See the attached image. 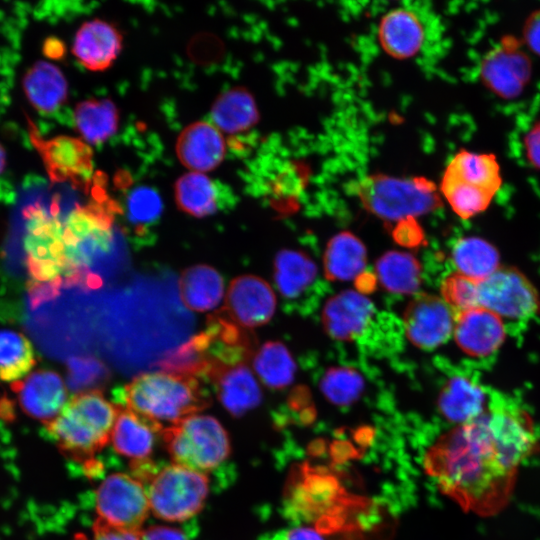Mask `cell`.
<instances>
[{
  "label": "cell",
  "mask_w": 540,
  "mask_h": 540,
  "mask_svg": "<svg viewBox=\"0 0 540 540\" xmlns=\"http://www.w3.org/2000/svg\"><path fill=\"white\" fill-rule=\"evenodd\" d=\"M374 314L369 298L353 290L331 297L322 312L325 331L338 340H351L361 335Z\"/></svg>",
  "instance_id": "d6986e66"
},
{
  "label": "cell",
  "mask_w": 540,
  "mask_h": 540,
  "mask_svg": "<svg viewBox=\"0 0 540 540\" xmlns=\"http://www.w3.org/2000/svg\"><path fill=\"white\" fill-rule=\"evenodd\" d=\"M178 207L194 217H206L222 208L220 189L207 175L190 171L181 176L174 186Z\"/></svg>",
  "instance_id": "f546056e"
},
{
  "label": "cell",
  "mask_w": 540,
  "mask_h": 540,
  "mask_svg": "<svg viewBox=\"0 0 540 540\" xmlns=\"http://www.w3.org/2000/svg\"><path fill=\"white\" fill-rule=\"evenodd\" d=\"M96 511L105 523L128 531H142L150 511L144 485L132 475L110 474L96 491Z\"/></svg>",
  "instance_id": "30bf717a"
},
{
  "label": "cell",
  "mask_w": 540,
  "mask_h": 540,
  "mask_svg": "<svg viewBox=\"0 0 540 540\" xmlns=\"http://www.w3.org/2000/svg\"><path fill=\"white\" fill-rule=\"evenodd\" d=\"M92 538L78 534L74 540H141L142 531H128L113 527L97 518L93 524Z\"/></svg>",
  "instance_id": "b9f144b4"
},
{
  "label": "cell",
  "mask_w": 540,
  "mask_h": 540,
  "mask_svg": "<svg viewBox=\"0 0 540 540\" xmlns=\"http://www.w3.org/2000/svg\"><path fill=\"white\" fill-rule=\"evenodd\" d=\"M453 334L463 352L473 357H485L499 349L506 332L500 316L478 306L458 313Z\"/></svg>",
  "instance_id": "2e32d148"
},
{
  "label": "cell",
  "mask_w": 540,
  "mask_h": 540,
  "mask_svg": "<svg viewBox=\"0 0 540 540\" xmlns=\"http://www.w3.org/2000/svg\"><path fill=\"white\" fill-rule=\"evenodd\" d=\"M71 387L76 393L101 390L108 380V369L99 360L88 358H76L71 362Z\"/></svg>",
  "instance_id": "60d3db41"
},
{
  "label": "cell",
  "mask_w": 540,
  "mask_h": 540,
  "mask_svg": "<svg viewBox=\"0 0 540 540\" xmlns=\"http://www.w3.org/2000/svg\"><path fill=\"white\" fill-rule=\"evenodd\" d=\"M525 34L529 46L540 54V12L531 18L527 24Z\"/></svg>",
  "instance_id": "7dc6e473"
},
{
  "label": "cell",
  "mask_w": 540,
  "mask_h": 540,
  "mask_svg": "<svg viewBox=\"0 0 540 540\" xmlns=\"http://www.w3.org/2000/svg\"><path fill=\"white\" fill-rule=\"evenodd\" d=\"M202 380L187 374L149 372L115 390L116 404L127 407L162 425L195 415L210 405Z\"/></svg>",
  "instance_id": "7a4b0ae2"
},
{
  "label": "cell",
  "mask_w": 540,
  "mask_h": 540,
  "mask_svg": "<svg viewBox=\"0 0 540 540\" xmlns=\"http://www.w3.org/2000/svg\"><path fill=\"white\" fill-rule=\"evenodd\" d=\"M479 306L501 318L522 320L539 310L540 300L532 283L521 272L499 267L479 282Z\"/></svg>",
  "instance_id": "7c38bea8"
},
{
  "label": "cell",
  "mask_w": 540,
  "mask_h": 540,
  "mask_svg": "<svg viewBox=\"0 0 540 540\" xmlns=\"http://www.w3.org/2000/svg\"><path fill=\"white\" fill-rule=\"evenodd\" d=\"M141 540H189V536L180 528L151 526L142 530Z\"/></svg>",
  "instance_id": "f6af8a7d"
},
{
  "label": "cell",
  "mask_w": 540,
  "mask_h": 540,
  "mask_svg": "<svg viewBox=\"0 0 540 540\" xmlns=\"http://www.w3.org/2000/svg\"><path fill=\"white\" fill-rule=\"evenodd\" d=\"M34 349L22 333L0 330V380L16 382L34 367Z\"/></svg>",
  "instance_id": "8d00e7d4"
},
{
  "label": "cell",
  "mask_w": 540,
  "mask_h": 540,
  "mask_svg": "<svg viewBox=\"0 0 540 540\" xmlns=\"http://www.w3.org/2000/svg\"><path fill=\"white\" fill-rule=\"evenodd\" d=\"M11 388L25 414L45 425L58 416L67 402L65 384L59 374L51 370H37L13 382Z\"/></svg>",
  "instance_id": "9a60e30c"
},
{
  "label": "cell",
  "mask_w": 540,
  "mask_h": 540,
  "mask_svg": "<svg viewBox=\"0 0 540 540\" xmlns=\"http://www.w3.org/2000/svg\"><path fill=\"white\" fill-rule=\"evenodd\" d=\"M320 389L327 400L338 406H348L363 392L364 380L353 368L328 369L320 382Z\"/></svg>",
  "instance_id": "f35d334b"
},
{
  "label": "cell",
  "mask_w": 540,
  "mask_h": 540,
  "mask_svg": "<svg viewBox=\"0 0 540 540\" xmlns=\"http://www.w3.org/2000/svg\"><path fill=\"white\" fill-rule=\"evenodd\" d=\"M481 71L485 83L493 91L513 97L520 93L529 79L530 64L520 51L500 48L485 59Z\"/></svg>",
  "instance_id": "cb8c5ba5"
},
{
  "label": "cell",
  "mask_w": 540,
  "mask_h": 540,
  "mask_svg": "<svg viewBox=\"0 0 540 540\" xmlns=\"http://www.w3.org/2000/svg\"><path fill=\"white\" fill-rule=\"evenodd\" d=\"M162 210L161 197L153 188L139 186L129 193L124 205L125 231L134 244L145 246L154 241L151 228L158 222Z\"/></svg>",
  "instance_id": "484cf974"
},
{
  "label": "cell",
  "mask_w": 540,
  "mask_h": 540,
  "mask_svg": "<svg viewBox=\"0 0 540 540\" xmlns=\"http://www.w3.org/2000/svg\"><path fill=\"white\" fill-rule=\"evenodd\" d=\"M179 293L188 309L205 312L215 308L222 300L223 279L214 268L195 265L182 272L179 278Z\"/></svg>",
  "instance_id": "83f0119b"
},
{
  "label": "cell",
  "mask_w": 540,
  "mask_h": 540,
  "mask_svg": "<svg viewBox=\"0 0 540 540\" xmlns=\"http://www.w3.org/2000/svg\"><path fill=\"white\" fill-rule=\"evenodd\" d=\"M120 209L111 200L76 205L64 222L65 287L95 289L101 278L92 267L114 245L113 220Z\"/></svg>",
  "instance_id": "277c9868"
},
{
  "label": "cell",
  "mask_w": 540,
  "mask_h": 540,
  "mask_svg": "<svg viewBox=\"0 0 540 540\" xmlns=\"http://www.w3.org/2000/svg\"><path fill=\"white\" fill-rule=\"evenodd\" d=\"M59 213L56 200L49 209L33 203L23 210L28 293L35 306L53 300L65 287L64 223Z\"/></svg>",
  "instance_id": "3957f363"
},
{
  "label": "cell",
  "mask_w": 540,
  "mask_h": 540,
  "mask_svg": "<svg viewBox=\"0 0 540 540\" xmlns=\"http://www.w3.org/2000/svg\"><path fill=\"white\" fill-rule=\"evenodd\" d=\"M203 381L212 383L219 401L232 416H242L261 402L260 387L246 363L213 367Z\"/></svg>",
  "instance_id": "e0dca14e"
},
{
  "label": "cell",
  "mask_w": 540,
  "mask_h": 540,
  "mask_svg": "<svg viewBox=\"0 0 540 540\" xmlns=\"http://www.w3.org/2000/svg\"><path fill=\"white\" fill-rule=\"evenodd\" d=\"M356 194L366 210L389 222L415 218L441 206L436 185L425 177L373 174L357 183Z\"/></svg>",
  "instance_id": "8992f818"
},
{
  "label": "cell",
  "mask_w": 540,
  "mask_h": 540,
  "mask_svg": "<svg viewBox=\"0 0 540 540\" xmlns=\"http://www.w3.org/2000/svg\"><path fill=\"white\" fill-rule=\"evenodd\" d=\"M393 236L396 242L407 247L418 246L424 241V233L415 218L396 222Z\"/></svg>",
  "instance_id": "7bdbcfd3"
},
{
  "label": "cell",
  "mask_w": 540,
  "mask_h": 540,
  "mask_svg": "<svg viewBox=\"0 0 540 540\" xmlns=\"http://www.w3.org/2000/svg\"><path fill=\"white\" fill-rule=\"evenodd\" d=\"M5 151L2 145L0 144V174L3 172L5 167Z\"/></svg>",
  "instance_id": "c3c4849f"
},
{
  "label": "cell",
  "mask_w": 540,
  "mask_h": 540,
  "mask_svg": "<svg viewBox=\"0 0 540 540\" xmlns=\"http://www.w3.org/2000/svg\"><path fill=\"white\" fill-rule=\"evenodd\" d=\"M489 399L490 394L476 380L456 375L444 384L437 405L445 419L460 425L482 414Z\"/></svg>",
  "instance_id": "603a6c76"
},
{
  "label": "cell",
  "mask_w": 540,
  "mask_h": 540,
  "mask_svg": "<svg viewBox=\"0 0 540 540\" xmlns=\"http://www.w3.org/2000/svg\"><path fill=\"white\" fill-rule=\"evenodd\" d=\"M440 191L455 214L462 219L472 218L486 210L495 196L491 191L446 174L442 176Z\"/></svg>",
  "instance_id": "74e56055"
},
{
  "label": "cell",
  "mask_w": 540,
  "mask_h": 540,
  "mask_svg": "<svg viewBox=\"0 0 540 540\" xmlns=\"http://www.w3.org/2000/svg\"><path fill=\"white\" fill-rule=\"evenodd\" d=\"M316 274L315 263L301 251L283 249L275 257L274 279L285 297L300 295L314 281Z\"/></svg>",
  "instance_id": "d6a6232c"
},
{
  "label": "cell",
  "mask_w": 540,
  "mask_h": 540,
  "mask_svg": "<svg viewBox=\"0 0 540 540\" xmlns=\"http://www.w3.org/2000/svg\"><path fill=\"white\" fill-rule=\"evenodd\" d=\"M403 321L408 339L422 349H432L446 342L455 324L448 304L430 294L415 297L406 307Z\"/></svg>",
  "instance_id": "4fadbf2b"
},
{
  "label": "cell",
  "mask_w": 540,
  "mask_h": 540,
  "mask_svg": "<svg viewBox=\"0 0 540 540\" xmlns=\"http://www.w3.org/2000/svg\"><path fill=\"white\" fill-rule=\"evenodd\" d=\"M265 540H325L322 534L310 526H295L279 531Z\"/></svg>",
  "instance_id": "ee69618b"
},
{
  "label": "cell",
  "mask_w": 540,
  "mask_h": 540,
  "mask_svg": "<svg viewBox=\"0 0 540 540\" xmlns=\"http://www.w3.org/2000/svg\"><path fill=\"white\" fill-rule=\"evenodd\" d=\"M253 367L261 381L274 389L288 386L294 379L295 362L280 342L269 341L253 355Z\"/></svg>",
  "instance_id": "d590c367"
},
{
  "label": "cell",
  "mask_w": 540,
  "mask_h": 540,
  "mask_svg": "<svg viewBox=\"0 0 540 540\" xmlns=\"http://www.w3.org/2000/svg\"><path fill=\"white\" fill-rule=\"evenodd\" d=\"M189 342L203 365L202 380L213 367L246 363L254 355L252 336L223 308L209 315L205 329Z\"/></svg>",
  "instance_id": "9c48e42d"
},
{
  "label": "cell",
  "mask_w": 540,
  "mask_h": 540,
  "mask_svg": "<svg viewBox=\"0 0 540 540\" xmlns=\"http://www.w3.org/2000/svg\"><path fill=\"white\" fill-rule=\"evenodd\" d=\"M275 307V294L265 280L241 275L231 281L223 309L237 324L250 329L267 323Z\"/></svg>",
  "instance_id": "5bb4252c"
},
{
  "label": "cell",
  "mask_w": 540,
  "mask_h": 540,
  "mask_svg": "<svg viewBox=\"0 0 540 540\" xmlns=\"http://www.w3.org/2000/svg\"><path fill=\"white\" fill-rule=\"evenodd\" d=\"M419 17L411 10L397 8L386 13L378 26L382 49L396 59H408L421 49L425 33Z\"/></svg>",
  "instance_id": "7402d4cb"
},
{
  "label": "cell",
  "mask_w": 540,
  "mask_h": 540,
  "mask_svg": "<svg viewBox=\"0 0 540 540\" xmlns=\"http://www.w3.org/2000/svg\"><path fill=\"white\" fill-rule=\"evenodd\" d=\"M532 453L487 408L443 434L428 450L425 466L444 494L481 516L509 502L519 466Z\"/></svg>",
  "instance_id": "6da1fadb"
},
{
  "label": "cell",
  "mask_w": 540,
  "mask_h": 540,
  "mask_svg": "<svg viewBox=\"0 0 540 540\" xmlns=\"http://www.w3.org/2000/svg\"><path fill=\"white\" fill-rule=\"evenodd\" d=\"M366 248L351 232H340L328 242L323 263L328 280L347 281L358 277L366 265Z\"/></svg>",
  "instance_id": "f1b7e54d"
},
{
  "label": "cell",
  "mask_w": 540,
  "mask_h": 540,
  "mask_svg": "<svg viewBox=\"0 0 540 540\" xmlns=\"http://www.w3.org/2000/svg\"><path fill=\"white\" fill-rule=\"evenodd\" d=\"M122 49V35L111 23L101 19L85 22L77 31L72 52L90 71L109 68Z\"/></svg>",
  "instance_id": "ffe728a7"
},
{
  "label": "cell",
  "mask_w": 540,
  "mask_h": 540,
  "mask_svg": "<svg viewBox=\"0 0 540 540\" xmlns=\"http://www.w3.org/2000/svg\"><path fill=\"white\" fill-rule=\"evenodd\" d=\"M23 88L31 105L43 114L65 103L68 85L62 71L45 61L34 64L23 78Z\"/></svg>",
  "instance_id": "d4e9b609"
},
{
  "label": "cell",
  "mask_w": 540,
  "mask_h": 540,
  "mask_svg": "<svg viewBox=\"0 0 540 540\" xmlns=\"http://www.w3.org/2000/svg\"><path fill=\"white\" fill-rule=\"evenodd\" d=\"M441 293L448 306L459 313L479 306V282L459 272L443 280Z\"/></svg>",
  "instance_id": "ab89813d"
},
{
  "label": "cell",
  "mask_w": 540,
  "mask_h": 540,
  "mask_svg": "<svg viewBox=\"0 0 540 540\" xmlns=\"http://www.w3.org/2000/svg\"><path fill=\"white\" fill-rule=\"evenodd\" d=\"M74 121L86 143L99 144L116 132L119 116L111 100L88 99L75 107Z\"/></svg>",
  "instance_id": "1f68e13d"
},
{
  "label": "cell",
  "mask_w": 540,
  "mask_h": 540,
  "mask_svg": "<svg viewBox=\"0 0 540 540\" xmlns=\"http://www.w3.org/2000/svg\"><path fill=\"white\" fill-rule=\"evenodd\" d=\"M376 273L381 285L394 293H414L421 283L420 263L406 252L389 251L383 254L376 263Z\"/></svg>",
  "instance_id": "836d02e7"
},
{
  "label": "cell",
  "mask_w": 540,
  "mask_h": 540,
  "mask_svg": "<svg viewBox=\"0 0 540 540\" xmlns=\"http://www.w3.org/2000/svg\"><path fill=\"white\" fill-rule=\"evenodd\" d=\"M31 143L41 156L53 183L87 185L92 173V149L85 141L71 136L45 139L31 119L27 118Z\"/></svg>",
  "instance_id": "8fae6325"
},
{
  "label": "cell",
  "mask_w": 540,
  "mask_h": 540,
  "mask_svg": "<svg viewBox=\"0 0 540 540\" xmlns=\"http://www.w3.org/2000/svg\"><path fill=\"white\" fill-rule=\"evenodd\" d=\"M144 487L150 511L157 518L180 522L202 510L209 480L205 474L172 463L159 467Z\"/></svg>",
  "instance_id": "ba28073f"
},
{
  "label": "cell",
  "mask_w": 540,
  "mask_h": 540,
  "mask_svg": "<svg viewBox=\"0 0 540 540\" xmlns=\"http://www.w3.org/2000/svg\"><path fill=\"white\" fill-rule=\"evenodd\" d=\"M526 151L531 162L540 167V123L526 137Z\"/></svg>",
  "instance_id": "bcb514c9"
},
{
  "label": "cell",
  "mask_w": 540,
  "mask_h": 540,
  "mask_svg": "<svg viewBox=\"0 0 540 540\" xmlns=\"http://www.w3.org/2000/svg\"><path fill=\"white\" fill-rule=\"evenodd\" d=\"M211 118L221 132L235 134L252 128L259 120V111L252 94L245 88L236 87L214 101Z\"/></svg>",
  "instance_id": "4316f807"
},
{
  "label": "cell",
  "mask_w": 540,
  "mask_h": 540,
  "mask_svg": "<svg viewBox=\"0 0 540 540\" xmlns=\"http://www.w3.org/2000/svg\"><path fill=\"white\" fill-rule=\"evenodd\" d=\"M120 405L106 400L101 390L74 394L46 430L67 457L88 464L111 439Z\"/></svg>",
  "instance_id": "5b68a950"
},
{
  "label": "cell",
  "mask_w": 540,
  "mask_h": 540,
  "mask_svg": "<svg viewBox=\"0 0 540 540\" xmlns=\"http://www.w3.org/2000/svg\"><path fill=\"white\" fill-rule=\"evenodd\" d=\"M179 161L193 172L217 168L226 154L222 132L212 123L197 121L184 128L176 142Z\"/></svg>",
  "instance_id": "ac0fdd59"
},
{
  "label": "cell",
  "mask_w": 540,
  "mask_h": 540,
  "mask_svg": "<svg viewBox=\"0 0 540 540\" xmlns=\"http://www.w3.org/2000/svg\"><path fill=\"white\" fill-rule=\"evenodd\" d=\"M161 435L175 464L205 475L223 464L230 455L227 432L211 416H189L165 427Z\"/></svg>",
  "instance_id": "52a82bcc"
},
{
  "label": "cell",
  "mask_w": 540,
  "mask_h": 540,
  "mask_svg": "<svg viewBox=\"0 0 540 540\" xmlns=\"http://www.w3.org/2000/svg\"><path fill=\"white\" fill-rule=\"evenodd\" d=\"M444 174L495 194L502 184L500 166L491 154L459 151L448 163Z\"/></svg>",
  "instance_id": "4dcf8cb0"
},
{
  "label": "cell",
  "mask_w": 540,
  "mask_h": 540,
  "mask_svg": "<svg viewBox=\"0 0 540 540\" xmlns=\"http://www.w3.org/2000/svg\"><path fill=\"white\" fill-rule=\"evenodd\" d=\"M452 260L459 273L478 282L499 268L497 250L487 241L477 237L458 240L452 250Z\"/></svg>",
  "instance_id": "e575fe53"
},
{
  "label": "cell",
  "mask_w": 540,
  "mask_h": 540,
  "mask_svg": "<svg viewBox=\"0 0 540 540\" xmlns=\"http://www.w3.org/2000/svg\"><path fill=\"white\" fill-rule=\"evenodd\" d=\"M163 429L160 423L120 405L110 441L118 454L132 461L147 459Z\"/></svg>",
  "instance_id": "44dd1931"
}]
</instances>
